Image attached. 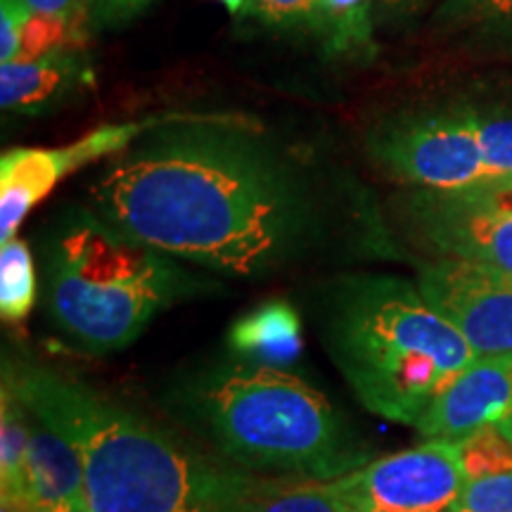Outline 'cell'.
<instances>
[{
    "mask_svg": "<svg viewBox=\"0 0 512 512\" xmlns=\"http://www.w3.org/2000/svg\"><path fill=\"white\" fill-rule=\"evenodd\" d=\"M93 211L166 256L259 275L311 226L285 166L235 128H169L121 152L91 188Z\"/></svg>",
    "mask_w": 512,
    "mask_h": 512,
    "instance_id": "obj_1",
    "label": "cell"
},
{
    "mask_svg": "<svg viewBox=\"0 0 512 512\" xmlns=\"http://www.w3.org/2000/svg\"><path fill=\"white\" fill-rule=\"evenodd\" d=\"M24 403L79 451L88 512H235L245 472L211 460L98 389L10 366Z\"/></svg>",
    "mask_w": 512,
    "mask_h": 512,
    "instance_id": "obj_2",
    "label": "cell"
},
{
    "mask_svg": "<svg viewBox=\"0 0 512 512\" xmlns=\"http://www.w3.org/2000/svg\"><path fill=\"white\" fill-rule=\"evenodd\" d=\"M176 401L185 420L245 470L339 479L370 463L347 420L290 370L221 363L185 382Z\"/></svg>",
    "mask_w": 512,
    "mask_h": 512,
    "instance_id": "obj_3",
    "label": "cell"
},
{
    "mask_svg": "<svg viewBox=\"0 0 512 512\" xmlns=\"http://www.w3.org/2000/svg\"><path fill=\"white\" fill-rule=\"evenodd\" d=\"M328 351L370 413L413 427L479 358L418 285L384 275L342 287L328 318Z\"/></svg>",
    "mask_w": 512,
    "mask_h": 512,
    "instance_id": "obj_4",
    "label": "cell"
},
{
    "mask_svg": "<svg viewBox=\"0 0 512 512\" xmlns=\"http://www.w3.org/2000/svg\"><path fill=\"white\" fill-rule=\"evenodd\" d=\"M46 278L55 325L95 354L136 342L183 287L169 256L128 238L95 211L57 230Z\"/></svg>",
    "mask_w": 512,
    "mask_h": 512,
    "instance_id": "obj_5",
    "label": "cell"
},
{
    "mask_svg": "<svg viewBox=\"0 0 512 512\" xmlns=\"http://www.w3.org/2000/svg\"><path fill=\"white\" fill-rule=\"evenodd\" d=\"M370 152L399 181L425 192L501 188L484 159L477 112H425L375 131Z\"/></svg>",
    "mask_w": 512,
    "mask_h": 512,
    "instance_id": "obj_6",
    "label": "cell"
},
{
    "mask_svg": "<svg viewBox=\"0 0 512 512\" xmlns=\"http://www.w3.org/2000/svg\"><path fill=\"white\" fill-rule=\"evenodd\" d=\"M335 482L356 512H444L463 494L467 475L453 441H425Z\"/></svg>",
    "mask_w": 512,
    "mask_h": 512,
    "instance_id": "obj_7",
    "label": "cell"
},
{
    "mask_svg": "<svg viewBox=\"0 0 512 512\" xmlns=\"http://www.w3.org/2000/svg\"><path fill=\"white\" fill-rule=\"evenodd\" d=\"M418 235L439 256L512 275V185L472 192H425L408 200Z\"/></svg>",
    "mask_w": 512,
    "mask_h": 512,
    "instance_id": "obj_8",
    "label": "cell"
},
{
    "mask_svg": "<svg viewBox=\"0 0 512 512\" xmlns=\"http://www.w3.org/2000/svg\"><path fill=\"white\" fill-rule=\"evenodd\" d=\"M418 290L456 325L479 358L512 356V275L439 256L420 268Z\"/></svg>",
    "mask_w": 512,
    "mask_h": 512,
    "instance_id": "obj_9",
    "label": "cell"
},
{
    "mask_svg": "<svg viewBox=\"0 0 512 512\" xmlns=\"http://www.w3.org/2000/svg\"><path fill=\"white\" fill-rule=\"evenodd\" d=\"M152 121L107 124L64 147H15L0 157V242L17 238V228L62 178L98 162L107 155H119L131 147Z\"/></svg>",
    "mask_w": 512,
    "mask_h": 512,
    "instance_id": "obj_10",
    "label": "cell"
},
{
    "mask_svg": "<svg viewBox=\"0 0 512 512\" xmlns=\"http://www.w3.org/2000/svg\"><path fill=\"white\" fill-rule=\"evenodd\" d=\"M512 418V356L477 358L441 389L415 430L427 441H456Z\"/></svg>",
    "mask_w": 512,
    "mask_h": 512,
    "instance_id": "obj_11",
    "label": "cell"
},
{
    "mask_svg": "<svg viewBox=\"0 0 512 512\" xmlns=\"http://www.w3.org/2000/svg\"><path fill=\"white\" fill-rule=\"evenodd\" d=\"M29 408V406H27ZM31 439L27 503L34 512H88L86 475L79 451L29 408Z\"/></svg>",
    "mask_w": 512,
    "mask_h": 512,
    "instance_id": "obj_12",
    "label": "cell"
},
{
    "mask_svg": "<svg viewBox=\"0 0 512 512\" xmlns=\"http://www.w3.org/2000/svg\"><path fill=\"white\" fill-rule=\"evenodd\" d=\"M81 50H57L36 60H10L0 67V105L5 112L36 114L55 105L88 79Z\"/></svg>",
    "mask_w": 512,
    "mask_h": 512,
    "instance_id": "obj_13",
    "label": "cell"
},
{
    "mask_svg": "<svg viewBox=\"0 0 512 512\" xmlns=\"http://www.w3.org/2000/svg\"><path fill=\"white\" fill-rule=\"evenodd\" d=\"M228 347L242 363L287 370L302 356V320L292 304L268 302L235 320Z\"/></svg>",
    "mask_w": 512,
    "mask_h": 512,
    "instance_id": "obj_14",
    "label": "cell"
},
{
    "mask_svg": "<svg viewBox=\"0 0 512 512\" xmlns=\"http://www.w3.org/2000/svg\"><path fill=\"white\" fill-rule=\"evenodd\" d=\"M235 512H356L335 479L252 477L242 484Z\"/></svg>",
    "mask_w": 512,
    "mask_h": 512,
    "instance_id": "obj_15",
    "label": "cell"
},
{
    "mask_svg": "<svg viewBox=\"0 0 512 512\" xmlns=\"http://www.w3.org/2000/svg\"><path fill=\"white\" fill-rule=\"evenodd\" d=\"M31 415L27 403L3 375L0 392V498L27 503V463H29Z\"/></svg>",
    "mask_w": 512,
    "mask_h": 512,
    "instance_id": "obj_16",
    "label": "cell"
},
{
    "mask_svg": "<svg viewBox=\"0 0 512 512\" xmlns=\"http://www.w3.org/2000/svg\"><path fill=\"white\" fill-rule=\"evenodd\" d=\"M36 273L27 242L12 238L0 247V313L5 323H22L34 309Z\"/></svg>",
    "mask_w": 512,
    "mask_h": 512,
    "instance_id": "obj_17",
    "label": "cell"
},
{
    "mask_svg": "<svg viewBox=\"0 0 512 512\" xmlns=\"http://www.w3.org/2000/svg\"><path fill=\"white\" fill-rule=\"evenodd\" d=\"M467 482L486 475L512 472V434L503 425H489L456 441Z\"/></svg>",
    "mask_w": 512,
    "mask_h": 512,
    "instance_id": "obj_18",
    "label": "cell"
},
{
    "mask_svg": "<svg viewBox=\"0 0 512 512\" xmlns=\"http://www.w3.org/2000/svg\"><path fill=\"white\" fill-rule=\"evenodd\" d=\"M86 38V24H74L67 19L31 12L27 27H24L17 60H36V57L57 53V50H81L86 46Z\"/></svg>",
    "mask_w": 512,
    "mask_h": 512,
    "instance_id": "obj_19",
    "label": "cell"
},
{
    "mask_svg": "<svg viewBox=\"0 0 512 512\" xmlns=\"http://www.w3.org/2000/svg\"><path fill=\"white\" fill-rule=\"evenodd\" d=\"M313 19L332 38V46L356 48L370 36V0H318Z\"/></svg>",
    "mask_w": 512,
    "mask_h": 512,
    "instance_id": "obj_20",
    "label": "cell"
},
{
    "mask_svg": "<svg viewBox=\"0 0 512 512\" xmlns=\"http://www.w3.org/2000/svg\"><path fill=\"white\" fill-rule=\"evenodd\" d=\"M484 159L498 185H512V114H479Z\"/></svg>",
    "mask_w": 512,
    "mask_h": 512,
    "instance_id": "obj_21",
    "label": "cell"
},
{
    "mask_svg": "<svg viewBox=\"0 0 512 512\" xmlns=\"http://www.w3.org/2000/svg\"><path fill=\"white\" fill-rule=\"evenodd\" d=\"M448 512H512V472L470 479Z\"/></svg>",
    "mask_w": 512,
    "mask_h": 512,
    "instance_id": "obj_22",
    "label": "cell"
},
{
    "mask_svg": "<svg viewBox=\"0 0 512 512\" xmlns=\"http://www.w3.org/2000/svg\"><path fill=\"white\" fill-rule=\"evenodd\" d=\"M437 17L446 24H510L512 0H446Z\"/></svg>",
    "mask_w": 512,
    "mask_h": 512,
    "instance_id": "obj_23",
    "label": "cell"
},
{
    "mask_svg": "<svg viewBox=\"0 0 512 512\" xmlns=\"http://www.w3.org/2000/svg\"><path fill=\"white\" fill-rule=\"evenodd\" d=\"M31 17L27 0H0V60H17L22 34Z\"/></svg>",
    "mask_w": 512,
    "mask_h": 512,
    "instance_id": "obj_24",
    "label": "cell"
},
{
    "mask_svg": "<svg viewBox=\"0 0 512 512\" xmlns=\"http://www.w3.org/2000/svg\"><path fill=\"white\" fill-rule=\"evenodd\" d=\"M254 8L268 24H297L313 19L318 0H254Z\"/></svg>",
    "mask_w": 512,
    "mask_h": 512,
    "instance_id": "obj_25",
    "label": "cell"
},
{
    "mask_svg": "<svg viewBox=\"0 0 512 512\" xmlns=\"http://www.w3.org/2000/svg\"><path fill=\"white\" fill-rule=\"evenodd\" d=\"M27 5L36 15L67 19L86 27L93 22V0H27Z\"/></svg>",
    "mask_w": 512,
    "mask_h": 512,
    "instance_id": "obj_26",
    "label": "cell"
},
{
    "mask_svg": "<svg viewBox=\"0 0 512 512\" xmlns=\"http://www.w3.org/2000/svg\"><path fill=\"white\" fill-rule=\"evenodd\" d=\"M152 3L155 0H93V22L100 27H114L136 17Z\"/></svg>",
    "mask_w": 512,
    "mask_h": 512,
    "instance_id": "obj_27",
    "label": "cell"
},
{
    "mask_svg": "<svg viewBox=\"0 0 512 512\" xmlns=\"http://www.w3.org/2000/svg\"><path fill=\"white\" fill-rule=\"evenodd\" d=\"M0 512H34V510H31L29 505H24V503L5 501V498H0Z\"/></svg>",
    "mask_w": 512,
    "mask_h": 512,
    "instance_id": "obj_28",
    "label": "cell"
},
{
    "mask_svg": "<svg viewBox=\"0 0 512 512\" xmlns=\"http://www.w3.org/2000/svg\"><path fill=\"white\" fill-rule=\"evenodd\" d=\"M221 3L226 5V8L233 12V15H238V12L245 10L249 3H254V0H221Z\"/></svg>",
    "mask_w": 512,
    "mask_h": 512,
    "instance_id": "obj_29",
    "label": "cell"
},
{
    "mask_svg": "<svg viewBox=\"0 0 512 512\" xmlns=\"http://www.w3.org/2000/svg\"><path fill=\"white\" fill-rule=\"evenodd\" d=\"M387 3H394V5H406V8H418V5L425 3V0H387Z\"/></svg>",
    "mask_w": 512,
    "mask_h": 512,
    "instance_id": "obj_30",
    "label": "cell"
},
{
    "mask_svg": "<svg viewBox=\"0 0 512 512\" xmlns=\"http://www.w3.org/2000/svg\"><path fill=\"white\" fill-rule=\"evenodd\" d=\"M501 425L505 427V430H508V432L512 434V418H510V420H505V422H501Z\"/></svg>",
    "mask_w": 512,
    "mask_h": 512,
    "instance_id": "obj_31",
    "label": "cell"
}]
</instances>
